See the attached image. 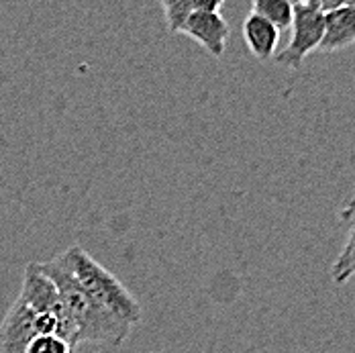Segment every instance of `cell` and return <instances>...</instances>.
<instances>
[{
	"mask_svg": "<svg viewBox=\"0 0 355 353\" xmlns=\"http://www.w3.org/2000/svg\"><path fill=\"white\" fill-rule=\"evenodd\" d=\"M41 270L55 284L66 313L76 329L78 345H98L107 350H116L125 343L131 333V325L103 304H98L71 276V272L55 255L49 261H39Z\"/></svg>",
	"mask_w": 355,
	"mask_h": 353,
	"instance_id": "cell-1",
	"label": "cell"
},
{
	"mask_svg": "<svg viewBox=\"0 0 355 353\" xmlns=\"http://www.w3.org/2000/svg\"><path fill=\"white\" fill-rule=\"evenodd\" d=\"M58 257L70 270L78 284L98 304H103L116 317L127 320L131 327L141 322L143 311L139 300L125 288V284L119 282V278L103 264H98L86 249L71 246L66 251H62Z\"/></svg>",
	"mask_w": 355,
	"mask_h": 353,
	"instance_id": "cell-2",
	"label": "cell"
},
{
	"mask_svg": "<svg viewBox=\"0 0 355 353\" xmlns=\"http://www.w3.org/2000/svg\"><path fill=\"white\" fill-rule=\"evenodd\" d=\"M292 39L276 55V62L282 64L286 68L300 70L306 55L319 49L322 41V10L315 0H304L294 4V17H292Z\"/></svg>",
	"mask_w": 355,
	"mask_h": 353,
	"instance_id": "cell-3",
	"label": "cell"
},
{
	"mask_svg": "<svg viewBox=\"0 0 355 353\" xmlns=\"http://www.w3.org/2000/svg\"><path fill=\"white\" fill-rule=\"evenodd\" d=\"M35 335V313L17 298L0 322V353H25Z\"/></svg>",
	"mask_w": 355,
	"mask_h": 353,
	"instance_id": "cell-4",
	"label": "cell"
},
{
	"mask_svg": "<svg viewBox=\"0 0 355 353\" xmlns=\"http://www.w3.org/2000/svg\"><path fill=\"white\" fill-rule=\"evenodd\" d=\"M180 33L200 43L213 58L220 60L229 41V23L218 12H190Z\"/></svg>",
	"mask_w": 355,
	"mask_h": 353,
	"instance_id": "cell-5",
	"label": "cell"
},
{
	"mask_svg": "<svg viewBox=\"0 0 355 353\" xmlns=\"http://www.w3.org/2000/svg\"><path fill=\"white\" fill-rule=\"evenodd\" d=\"M322 25L324 31H322L319 51L333 53L352 47L355 43V4L322 12Z\"/></svg>",
	"mask_w": 355,
	"mask_h": 353,
	"instance_id": "cell-6",
	"label": "cell"
},
{
	"mask_svg": "<svg viewBox=\"0 0 355 353\" xmlns=\"http://www.w3.org/2000/svg\"><path fill=\"white\" fill-rule=\"evenodd\" d=\"M243 39L249 53L255 60L268 62L274 58L278 43H280V29L274 27L270 21L261 19L259 15L251 12L243 23Z\"/></svg>",
	"mask_w": 355,
	"mask_h": 353,
	"instance_id": "cell-7",
	"label": "cell"
},
{
	"mask_svg": "<svg viewBox=\"0 0 355 353\" xmlns=\"http://www.w3.org/2000/svg\"><path fill=\"white\" fill-rule=\"evenodd\" d=\"M341 221L347 227V239L333 264V280L337 284L347 282L355 268V196L341 212Z\"/></svg>",
	"mask_w": 355,
	"mask_h": 353,
	"instance_id": "cell-8",
	"label": "cell"
},
{
	"mask_svg": "<svg viewBox=\"0 0 355 353\" xmlns=\"http://www.w3.org/2000/svg\"><path fill=\"white\" fill-rule=\"evenodd\" d=\"M251 12L270 21L278 29H290L294 4L290 0H251Z\"/></svg>",
	"mask_w": 355,
	"mask_h": 353,
	"instance_id": "cell-9",
	"label": "cell"
},
{
	"mask_svg": "<svg viewBox=\"0 0 355 353\" xmlns=\"http://www.w3.org/2000/svg\"><path fill=\"white\" fill-rule=\"evenodd\" d=\"M159 4H162V8H164L168 29H170L172 33H180L182 25L186 23V19H188L190 12H192L190 0H159Z\"/></svg>",
	"mask_w": 355,
	"mask_h": 353,
	"instance_id": "cell-10",
	"label": "cell"
},
{
	"mask_svg": "<svg viewBox=\"0 0 355 353\" xmlns=\"http://www.w3.org/2000/svg\"><path fill=\"white\" fill-rule=\"evenodd\" d=\"M25 353H73V345L60 335H35Z\"/></svg>",
	"mask_w": 355,
	"mask_h": 353,
	"instance_id": "cell-11",
	"label": "cell"
},
{
	"mask_svg": "<svg viewBox=\"0 0 355 353\" xmlns=\"http://www.w3.org/2000/svg\"><path fill=\"white\" fill-rule=\"evenodd\" d=\"M225 0H190L192 12H218Z\"/></svg>",
	"mask_w": 355,
	"mask_h": 353,
	"instance_id": "cell-12",
	"label": "cell"
},
{
	"mask_svg": "<svg viewBox=\"0 0 355 353\" xmlns=\"http://www.w3.org/2000/svg\"><path fill=\"white\" fill-rule=\"evenodd\" d=\"M315 2L319 4V8L322 12L339 8V6H354L355 4V0H315Z\"/></svg>",
	"mask_w": 355,
	"mask_h": 353,
	"instance_id": "cell-13",
	"label": "cell"
},
{
	"mask_svg": "<svg viewBox=\"0 0 355 353\" xmlns=\"http://www.w3.org/2000/svg\"><path fill=\"white\" fill-rule=\"evenodd\" d=\"M292 4H298V2H304V0H290Z\"/></svg>",
	"mask_w": 355,
	"mask_h": 353,
	"instance_id": "cell-14",
	"label": "cell"
},
{
	"mask_svg": "<svg viewBox=\"0 0 355 353\" xmlns=\"http://www.w3.org/2000/svg\"><path fill=\"white\" fill-rule=\"evenodd\" d=\"M352 276H355V268H354V272H352Z\"/></svg>",
	"mask_w": 355,
	"mask_h": 353,
	"instance_id": "cell-15",
	"label": "cell"
},
{
	"mask_svg": "<svg viewBox=\"0 0 355 353\" xmlns=\"http://www.w3.org/2000/svg\"><path fill=\"white\" fill-rule=\"evenodd\" d=\"M151 353H155V352H151Z\"/></svg>",
	"mask_w": 355,
	"mask_h": 353,
	"instance_id": "cell-16",
	"label": "cell"
}]
</instances>
